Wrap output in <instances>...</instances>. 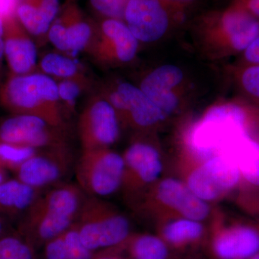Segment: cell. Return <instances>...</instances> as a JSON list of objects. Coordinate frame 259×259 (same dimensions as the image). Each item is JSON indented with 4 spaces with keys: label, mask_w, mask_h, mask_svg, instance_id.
Instances as JSON below:
<instances>
[{
    "label": "cell",
    "mask_w": 259,
    "mask_h": 259,
    "mask_svg": "<svg viewBox=\"0 0 259 259\" xmlns=\"http://www.w3.org/2000/svg\"><path fill=\"white\" fill-rule=\"evenodd\" d=\"M196 44L212 59L241 55L259 35V20L234 1L199 15L193 23Z\"/></svg>",
    "instance_id": "obj_1"
},
{
    "label": "cell",
    "mask_w": 259,
    "mask_h": 259,
    "mask_svg": "<svg viewBox=\"0 0 259 259\" xmlns=\"http://www.w3.org/2000/svg\"><path fill=\"white\" fill-rule=\"evenodd\" d=\"M85 196L75 184L42 192L20 218L18 233L35 249H42L74 224Z\"/></svg>",
    "instance_id": "obj_2"
},
{
    "label": "cell",
    "mask_w": 259,
    "mask_h": 259,
    "mask_svg": "<svg viewBox=\"0 0 259 259\" xmlns=\"http://www.w3.org/2000/svg\"><path fill=\"white\" fill-rule=\"evenodd\" d=\"M1 101L15 115L36 116L51 125L66 128L57 83L42 73L13 75L2 90Z\"/></svg>",
    "instance_id": "obj_3"
},
{
    "label": "cell",
    "mask_w": 259,
    "mask_h": 259,
    "mask_svg": "<svg viewBox=\"0 0 259 259\" xmlns=\"http://www.w3.org/2000/svg\"><path fill=\"white\" fill-rule=\"evenodd\" d=\"M179 177L194 194L212 205L232 197L241 185L236 163L229 156L196 158L180 151Z\"/></svg>",
    "instance_id": "obj_4"
},
{
    "label": "cell",
    "mask_w": 259,
    "mask_h": 259,
    "mask_svg": "<svg viewBox=\"0 0 259 259\" xmlns=\"http://www.w3.org/2000/svg\"><path fill=\"white\" fill-rule=\"evenodd\" d=\"M214 206L199 198L180 177H162L144 192L133 208L153 221L178 217L207 223Z\"/></svg>",
    "instance_id": "obj_5"
},
{
    "label": "cell",
    "mask_w": 259,
    "mask_h": 259,
    "mask_svg": "<svg viewBox=\"0 0 259 259\" xmlns=\"http://www.w3.org/2000/svg\"><path fill=\"white\" fill-rule=\"evenodd\" d=\"M74 225L83 244L95 253L116 248L133 232L128 218L113 204L87 194Z\"/></svg>",
    "instance_id": "obj_6"
},
{
    "label": "cell",
    "mask_w": 259,
    "mask_h": 259,
    "mask_svg": "<svg viewBox=\"0 0 259 259\" xmlns=\"http://www.w3.org/2000/svg\"><path fill=\"white\" fill-rule=\"evenodd\" d=\"M122 156L124 171L120 191L133 207L144 192L163 177V155L151 133H138Z\"/></svg>",
    "instance_id": "obj_7"
},
{
    "label": "cell",
    "mask_w": 259,
    "mask_h": 259,
    "mask_svg": "<svg viewBox=\"0 0 259 259\" xmlns=\"http://www.w3.org/2000/svg\"><path fill=\"white\" fill-rule=\"evenodd\" d=\"M207 247L213 259H250L259 253V222L231 218L214 205Z\"/></svg>",
    "instance_id": "obj_8"
},
{
    "label": "cell",
    "mask_w": 259,
    "mask_h": 259,
    "mask_svg": "<svg viewBox=\"0 0 259 259\" xmlns=\"http://www.w3.org/2000/svg\"><path fill=\"white\" fill-rule=\"evenodd\" d=\"M98 93L114 107L122 127L137 133H152L169 119L139 86L127 81H106Z\"/></svg>",
    "instance_id": "obj_9"
},
{
    "label": "cell",
    "mask_w": 259,
    "mask_h": 259,
    "mask_svg": "<svg viewBox=\"0 0 259 259\" xmlns=\"http://www.w3.org/2000/svg\"><path fill=\"white\" fill-rule=\"evenodd\" d=\"M74 171L76 185L83 193L103 198L120 190L123 158L110 148L83 150Z\"/></svg>",
    "instance_id": "obj_10"
},
{
    "label": "cell",
    "mask_w": 259,
    "mask_h": 259,
    "mask_svg": "<svg viewBox=\"0 0 259 259\" xmlns=\"http://www.w3.org/2000/svg\"><path fill=\"white\" fill-rule=\"evenodd\" d=\"M186 13L164 0H129L123 21L139 42L152 44L183 23Z\"/></svg>",
    "instance_id": "obj_11"
},
{
    "label": "cell",
    "mask_w": 259,
    "mask_h": 259,
    "mask_svg": "<svg viewBox=\"0 0 259 259\" xmlns=\"http://www.w3.org/2000/svg\"><path fill=\"white\" fill-rule=\"evenodd\" d=\"M140 42L123 20L100 18L95 36L87 52L102 67H117L134 60Z\"/></svg>",
    "instance_id": "obj_12"
},
{
    "label": "cell",
    "mask_w": 259,
    "mask_h": 259,
    "mask_svg": "<svg viewBox=\"0 0 259 259\" xmlns=\"http://www.w3.org/2000/svg\"><path fill=\"white\" fill-rule=\"evenodd\" d=\"M96 29L97 21L85 14L76 0H66L51 23L47 38L61 54L75 55L87 52Z\"/></svg>",
    "instance_id": "obj_13"
},
{
    "label": "cell",
    "mask_w": 259,
    "mask_h": 259,
    "mask_svg": "<svg viewBox=\"0 0 259 259\" xmlns=\"http://www.w3.org/2000/svg\"><path fill=\"white\" fill-rule=\"evenodd\" d=\"M120 119L100 94L92 97L79 115L77 133L83 150L110 148L120 138Z\"/></svg>",
    "instance_id": "obj_14"
},
{
    "label": "cell",
    "mask_w": 259,
    "mask_h": 259,
    "mask_svg": "<svg viewBox=\"0 0 259 259\" xmlns=\"http://www.w3.org/2000/svg\"><path fill=\"white\" fill-rule=\"evenodd\" d=\"M69 144L39 149L15 170V178L30 187L44 190L60 182L74 167Z\"/></svg>",
    "instance_id": "obj_15"
},
{
    "label": "cell",
    "mask_w": 259,
    "mask_h": 259,
    "mask_svg": "<svg viewBox=\"0 0 259 259\" xmlns=\"http://www.w3.org/2000/svg\"><path fill=\"white\" fill-rule=\"evenodd\" d=\"M0 141L38 150L69 144L66 128L29 115H15L3 121L0 124Z\"/></svg>",
    "instance_id": "obj_16"
},
{
    "label": "cell",
    "mask_w": 259,
    "mask_h": 259,
    "mask_svg": "<svg viewBox=\"0 0 259 259\" xmlns=\"http://www.w3.org/2000/svg\"><path fill=\"white\" fill-rule=\"evenodd\" d=\"M185 80V72L179 66L164 64L146 74L139 88L170 118L180 108Z\"/></svg>",
    "instance_id": "obj_17"
},
{
    "label": "cell",
    "mask_w": 259,
    "mask_h": 259,
    "mask_svg": "<svg viewBox=\"0 0 259 259\" xmlns=\"http://www.w3.org/2000/svg\"><path fill=\"white\" fill-rule=\"evenodd\" d=\"M156 234L176 253L205 246L208 223L185 218H161L154 221Z\"/></svg>",
    "instance_id": "obj_18"
},
{
    "label": "cell",
    "mask_w": 259,
    "mask_h": 259,
    "mask_svg": "<svg viewBox=\"0 0 259 259\" xmlns=\"http://www.w3.org/2000/svg\"><path fill=\"white\" fill-rule=\"evenodd\" d=\"M5 56L13 75L35 72L37 67V49L30 34L16 16L4 19Z\"/></svg>",
    "instance_id": "obj_19"
},
{
    "label": "cell",
    "mask_w": 259,
    "mask_h": 259,
    "mask_svg": "<svg viewBox=\"0 0 259 259\" xmlns=\"http://www.w3.org/2000/svg\"><path fill=\"white\" fill-rule=\"evenodd\" d=\"M221 154L229 156L236 163L241 176L240 187L259 190V139L245 135Z\"/></svg>",
    "instance_id": "obj_20"
},
{
    "label": "cell",
    "mask_w": 259,
    "mask_h": 259,
    "mask_svg": "<svg viewBox=\"0 0 259 259\" xmlns=\"http://www.w3.org/2000/svg\"><path fill=\"white\" fill-rule=\"evenodd\" d=\"M105 251L127 259H177L176 253L156 233L132 232L123 243Z\"/></svg>",
    "instance_id": "obj_21"
},
{
    "label": "cell",
    "mask_w": 259,
    "mask_h": 259,
    "mask_svg": "<svg viewBox=\"0 0 259 259\" xmlns=\"http://www.w3.org/2000/svg\"><path fill=\"white\" fill-rule=\"evenodd\" d=\"M18 179H8L0 185V215L6 219L21 218L42 194Z\"/></svg>",
    "instance_id": "obj_22"
},
{
    "label": "cell",
    "mask_w": 259,
    "mask_h": 259,
    "mask_svg": "<svg viewBox=\"0 0 259 259\" xmlns=\"http://www.w3.org/2000/svg\"><path fill=\"white\" fill-rule=\"evenodd\" d=\"M38 72L55 80L88 78L81 65L71 56L59 53H49L38 64Z\"/></svg>",
    "instance_id": "obj_23"
},
{
    "label": "cell",
    "mask_w": 259,
    "mask_h": 259,
    "mask_svg": "<svg viewBox=\"0 0 259 259\" xmlns=\"http://www.w3.org/2000/svg\"><path fill=\"white\" fill-rule=\"evenodd\" d=\"M15 16L30 35L47 37L51 22L35 0H20Z\"/></svg>",
    "instance_id": "obj_24"
},
{
    "label": "cell",
    "mask_w": 259,
    "mask_h": 259,
    "mask_svg": "<svg viewBox=\"0 0 259 259\" xmlns=\"http://www.w3.org/2000/svg\"><path fill=\"white\" fill-rule=\"evenodd\" d=\"M235 81L245 104L259 112V64H238Z\"/></svg>",
    "instance_id": "obj_25"
},
{
    "label": "cell",
    "mask_w": 259,
    "mask_h": 259,
    "mask_svg": "<svg viewBox=\"0 0 259 259\" xmlns=\"http://www.w3.org/2000/svg\"><path fill=\"white\" fill-rule=\"evenodd\" d=\"M36 251L18 232L0 238V259H37Z\"/></svg>",
    "instance_id": "obj_26"
},
{
    "label": "cell",
    "mask_w": 259,
    "mask_h": 259,
    "mask_svg": "<svg viewBox=\"0 0 259 259\" xmlns=\"http://www.w3.org/2000/svg\"><path fill=\"white\" fill-rule=\"evenodd\" d=\"M38 149L0 141V168L14 172Z\"/></svg>",
    "instance_id": "obj_27"
},
{
    "label": "cell",
    "mask_w": 259,
    "mask_h": 259,
    "mask_svg": "<svg viewBox=\"0 0 259 259\" xmlns=\"http://www.w3.org/2000/svg\"><path fill=\"white\" fill-rule=\"evenodd\" d=\"M56 81L64 113L74 111L78 98L90 85V79L89 78H83L58 80Z\"/></svg>",
    "instance_id": "obj_28"
},
{
    "label": "cell",
    "mask_w": 259,
    "mask_h": 259,
    "mask_svg": "<svg viewBox=\"0 0 259 259\" xmlns=\"http://www.w3.org/2000/svg\"><path fill=\"white\" fill-rule=\"evenodd\" d=\"M232 198L238 208L259 222V190L240 187Z\"/></svg>",
    "instance_id": "obj_29"
},
{
    "label": "cell",
    "mask_w": 259,
    "mask_h": 259,
    "mask_svg": "<svg viewBox=\"0 0 259 259\" xmlns=\"http://www.w3.org/2000/svg\"><path fill=\"white\" fill-rule=\"evenodd\" d=\"M129 0H89L90 5L99 18L123 20L124 12Z\"/></svg>",
    "instance_id": "obj_30"
},
{
    "label": "cell",
    "mask_w": 259,
    "mask_h": 259,
    "mask_svg": "<svg viewBox=\"0 0 259 259\" xmlns=\"http://www.w3.org/2000/svg\"><path fill=\"white\" fill-rule=\"evenodd\" d=\"M63 236L69 259H93L96 255L83 244L74 224Z\"/></svg>",
    "instance_id": "obj_31"
},
{
    "label": "cell",
    "mask_w": 259,
    "mask_h": 259,
    "mask_svg": "<svg viewBox=\"0 0 259 259\" xmlns=\"http://www.w3.org/2000/svg\"><path fill=\"white\" fill-rule=\"evenodd\" d=\"M63 234L42 247V259H69Z\"/></svg>",
    "instance_id": "obj_32"
},
{
    "label": "cell",
    "mask_w": 259,
    "mask_h": 259,
    "mask_svg": "<svg viewBox=\"0 0 259 259\" xmlns=\"http://www.w3.org/2000/svg\"><path fill=\"white\" fill-rule=\"evenodd\" d=\"M240 56L238 64H259V35Z\"/></svg>",
    "instance_id": "obj_33"
},
{
    "label": "cell",
    "mask_w": 259,
    "mask_h": 259,
    "mask_svg": "<svg viewBox=\"0 0 259 259\" xmlns=\"http://www.w3.org/2000/svg\"><path fill=\"white\" fill-rule=\"evenodd\" d=\"M20 0H0V16L3 18L14 16Z\"/></svg>",
    "instance_id": "obj_34"
},
{
    "label": "cell",
    "mask_w": 259,
    "mask_h": 259,
    "mask_svg": "<svg viewBox=\"0 0 259 259\" xmlns=\"http://www.w3.org/2000/svg\"><path fill=\"white\" fill-rule=\"evenodd\" d=\"M259 20V0H233Z\"/></svg>",
    "instance_id": "obj_35"
},
{
    "label": "cell",
    "mask_w": 259,
    "mask_h": 259,
    "mask_svg": "<svg viewBox=\"0 0 259 259\" xmlns=\"http://www.w3.org/2000/svg\"><path fill=\"white\" fill-rule=\"evenodd\" d=\"M164 1L179 9L187 12V9L195 3L196 0H164Z\"/></svg>",
    "instance_id": "obj_36"
},
{
    "label": "cell",
    "mask_w": 259,
    "mask_h": 259,
    "mask_svg": "<svg viewBox=\"0 0 259 259\" xmlns=\"http://www.w3.org/2000/svg\"><path fill=\"white\" fill-rule=\"evenodd\" d=\"M5 21L4 18L0 16V61L5 56Z\"/></svg>",
    "instance_id": "obj_37"
},
{
    "label": "cell",
    "mask_w": 259,
    "mask_h": 259,
    "mask_svg": "<svg viewBox=\"0 0 259 259\" xmlns=\"http://www.w3.org/2000/svg\"><path fill=\"white\" fill-rule=\"evenodd\" d=\"M93 259H127L117 253L109 251H102L97 253Z\"/></svg>",
    "instance_id": "obj_38"
},
{
    "label": "cell",
    "mask_w": 259,
    "mask_h": 259,
    "mask_svg": "<svg viewBox=\"0 0 259 259\" xmlns=\"http://www.w3.org/2000/svg\"><path fill=\"white\" fill-rule=\"evenodd\" d=\"M6 218L0 215V238H3L6 228Z\"/></svg>",
    "instance_id": "obj_39"
},
{
    "label": "cell",
    "mask_w": 259,
    "mask_h": 259,
    "mask_svg": "<svg viewBox=\"0 0 259 259\" xmlns=\"http://www.w3.org/2000/svg\"><path fill=\"white\" fill-rule=\"evenodd\" d=\"M8 179H9L8 178V171H5L3 168H0V185Z\"/></svg>",
    "instance_id": "obj_40"
},
{
    "label": "cell",
    "mask_w": 259,
    "mask_h": 259,
    "mask_svg": "<svg viewBox=\"0 0 259 259\" xmlns=\"http://www.w3.org/2000/svg\"><path fill=\"white\" fill-rule=\"evenodd\" d=\"M250 259H259V253H257L256 255H255L254 256L252 257V258Z\"/></svg>",
    "instance_id": "obj_41"
}]
</instances>
